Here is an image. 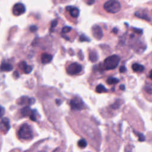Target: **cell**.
I'll list each match as a JSON object with an SVG mask.
<instances>
[{
	"mask_svg": "<svg viewBox=\"0 0 152 152\" xmlns=\"http://www.w3.org/2000/svg\"><path fill=\"white\" fill-rule=\"evenodd\" d=\"M97 5L105 13L115 15L122 11L127 4L122 0H99Z\"/></svg>",
	"mask_w": 152,
	"mask_h": 152,
	"instance_id": "1",
	"label": "cell"
},
{
	"mask_svg": "<svg viewBox=\"0 0 152 152\" xmlns=\"http://www.w3.org/2000/svg\"><path fill=\"white\" fill-rule=\"evenodd\" d=\"M17 136L21 140H31L33 138V131L31 126L28 124H22L17 131Z\"/></svg>",
	"mask_w": 152,
	"mask_h": 152,
	"instance_id": "2",
	"label": "cell"
},
{
	"mask_svg": "<svg viewBox=\"0 0 152 152\" xmlns=\"http://www.w3.org/2000/svg\"><path fill=\"white\" fill-rule=\"evenodd\" d=\"M121 58L118 55H113L106 58L103 62V67L107 70L113 69L116 68L120 62Z\"/></svg>",
	"mask_w": 152,
	"mask_h": 152,
	"instance_id": "3",
	"label": "cell"
},
{
	"mask_svg": "<svg viewBox=\"0 0 152 152\" xmlns=\"http://www.w3.org/2000/svg\"><path fill=\"white\" fill-rule=\"evenodd\" d=\"M81 71H82V66L77 62L71 63L66 67V72L70 75L78 74Z\"/></svg>",
	"mask_w": 152,
	"mask_h": 152,
	"instance_id": "4",
	"label": "cell"
},
{
	"mask_svg": "<svg viewBox=\"0 0 152 152\" xmlns=\"http://www.w3.org/2000/svg\"><path fill=\"white\" fill-rule=\"evenodd\" d=\"M12 11L14 15L18 16L25 12L26 8L23 4L16 3L14 5L12 9Z\"/></svg>",
	"mask_w": 152,
	"mask_h": 152,
	"instance_id": "5",
	"label": "cell"
},
{
	"mask_svg": "<svg viewBox=\"0 0 152 152\" xmlns=\"http://www.w3.org/2000/svg\"><path fill=\"white\" fill-rule=\"evenodd\" d=\"M70 106L73 110H81L83 108V102L78 97H74L70 101Z\"/></svg>",
	"mask_w": 152,
	"mask_h": 152,
	"instance_id": "6",
	"label": "cell"
},
{
	"mask_svg": "<svg viewBox=\"0 0 152 152\" xmlns=\"http://www.w3.org/2000/svg\"><path fill=\"white\" fill-rule=\"evenodd\" d=\"M65 12L69 17L73 18H77L80 14L79 9L77 7L72 6L66 7L65 8Z\"/></svg>",
	"mask_w": 152,
	"mask_h": 152,
	"instance_id": "7",
	"label": "cell"
},
{
	"mask_svg": "<svg viewBox=\"0 0 152 152\" xmlns=\"http://www.w3.org/2000/svg\"><path fill=\"white\" fill-rule=\"evenodd\" d=\"M92 34L96 39L100 40L103 37V31L102 28L98 25H94L92 27Z\"/></svg>",
	"mask_w": 152,
	"mask_h": 152,
	"instance_id": "8",
	"label": "cell"
},
{
	"mask_svg": "<svg viewBox=\"0 0 152 152\" xmlns=\"http://www.w3.org/2000/svg\"><path fill=\"white\" fill-rule=\"evenodd\" d=\"M10 128V120L7 118H2L0 121V131L4 133H6Z\"/></svg>",
	"mask_w": 152,
	"mask_h": 152,
	"instance_id": "9",
	"label": "cell"
},
{
	"mask_svg": "<svg viewBox=\"0 0 152 152\" xmlns=\"http://www.w3.org/2000/svg\"><path fill=\"white\" fill-rule=\"evenodd\" d=\"M19 66L25 74L30 73L33 69L32 66H31L30 65H28L26 62H20L19 64Z\"/></svg>",
	"mask_w": 152,
	"mask_h": 152,
	"instance_id": "10",
	"label": "cell"
},
{
	"mask_svg": "<svg viewBox=\"0 0 152 152\" xmlns=\"http://www.w3.org/2000/svg\"><path fill=\"white\" fill-rule=\"evenodd\" d=\"M41 62L43 64L49 63L52 59V56L48 53H43L40 56Z\"/></svg>",
	"mask_w": 152,
	"mask_h": 152,
	"instance_id": "11",
	"label": "cell"
},
{
	"mask_svg": "<svg viewBox=\"0 0 152 152\" xmlns=\"http://www.w3.org/2000/svg\"><path fill=\"white\" fill-rule=\"evenodd\" d=\"M12 69L13 66L11 64L7 62L2 63L0 66V69L2 71H10L12 70Z\"/></svg>",
	"mask_w": 152,
	"mask_h": 152,
	"instance_id": "12",
	"label": "cell"
},
{
	"mask_svg": "<svg viewBox=\"0 0 152 152\" xmlns=\"http://www.w3.org/2000/svg\"><path fill=\"white\" fill-rule=\"evenodd\" d=\"M132 69L135 72H142L145 68L143 65L138 64V63H134L132 65Z\"/></svg>",
	"mask_w": 152,
	"mask_h": 152,
	"instance_id": "13",
	"label": "cell"
},
{
	"mask_svg": "<svg viewBox=\"0 0 152 152\" xmlns=\"http://www.w3.org/2000/svg\"><path fill=\"white\" fill-rule=\"evenodd\" d=\"M31 112L32 110L31 109V108L29 106H27L22 109L21 113L23 116H30Z\"/></svg>",
	"mask_w": 152,
	"mask_h": 152,
	"instance_id": "14",
	"label": "cell"
},
{
	"mask_svg": "<svg viewBox=\"0 0 152 152\" xmlns=\"http://www.w3.org/2000/svg\"><path fill=\"white\" fill-rule=\"evenodd\" d=\"M89 59L91 62H95L97 61L98 57H97V54L96 52L94 51H91L89 53Z\"/></svg>",
	"mask_w": 152,
	"mask_h": 152,
	"instance_id": "15",
	"label": "cell"
},
{
	"mask_svg": "<svg viewBox=\"0 0 152 152\" xmlns=\"http://www.w3.org/2000/svg\"><path fill=\"white\" fill-rule=\"evenodd\" d=\"M107 91L108 90L102 84H99L96 87V91L99 93H105V92H107Z\"/></svg>",
	"mask_w": 152,
	"mask_h": 152,
	"instance_id": "16",
	"label": "cell"
},
{
	"mask_svg": "<svg viewBox=\"0 0 152 152\" xmlns=\"http://www.w3.org/2000/svg\"><path fill=\"white\" fill-rule=\"evenodd\" d=\"M119 82V80L116 78L113 77H108V78L106 80V83L109 84V85H113V84H117Z\"/></svg>",
	"mask_w": 152,
	"mask_h": 152,
	"instance_id": "17",
	"label": "cell"
},
{
	"mask_svg": "<svg viewBox=\"0 0 152 152\" xmlns=\"http://www.w3.org/2000/svg\"><path fill=\"white\" fill-rule=\"evenodd\" d=\"M87 141L84 139H81L78 141V145L81 148H84L87 146Z\"/></svg>",
	"mask_w": 152,
	"mask_h": 152,
	"instance_id": "18",
	"label": "cell"
},
{
	"mask_svg": "<svg viewBox=\"0 0 152 152\" xmlns=\"http://www.w3.org/2000/svg\"><path fill=\"white\" fill-rule=\"evenodd\" d=\"M36 113H37L36 110H32V112H31V114L29 116L30 119L31 121H36V114H37Z\"/></svg>",
	"mask_w": 152,
	"mask_h": 152,
	"instance_id": "19",
	"label": "cell"
},
{
	"mask_svg": "<svg viewBox=\"0 0 152 152\" xmlns=\"http://www.w3.org/2000/svg\"><path fill=\"white\" fill-rule=\"evenodd\" d=\"M145 91L148 94H152V85L146 86L144 88Z\"/></svg>",
	"mask_w": 152,
	"mask_h": 152,
	"instance_id": "20",
	"label": "cell"
},
{
	"mask_svg": "<svg viewBox=\"0 0 152 152\" xmlns=\"http://www.w3.org/2000/svg\"><path fill=\"white\" fill-rule=\"evenodd\" d=\"M71 30V27L69 26H65L62 28V33H69Z\"/></svg>",
	"mask_w": 152,
	"mask_h": 152,
	"instance_id": "21",
	"label": "cell"
},
{
	"mask_svg": "<svg viewBox=\"0 0 152 152\" xmlns=\"http://www.w3.org/2000/svg\"><path fill=\"white\" fill-rule=\"evenodd\" d=\"M145 140V136H144L142 134L140 133V134H138V140H139L140 141H144Z\"/></svg>",
	"mask_w": 152,
	"mask_h": 152,
	"instance_id": "22",
	"label": "cell"
},
{
	"mask_svg": "<svg viewBox=\"0 0 152 152\" xmlns=\"http://www.w3.org/2000/svg\"><path fill=\"white\" fill-rule=\"evenodd\" d=\"M88 37H86L85 35H84V34H82L81 36H80V41H88V40H89V39H88Z\"/></svg>",
	"mask_w": 152,
	"mask_h": 152,
	"instance_id": "23",
	"label": "cell"
},
{
	"mask_svg": "<svg viewBox=\"0 0 152 152\" xmlns=\"http://www.w3.org/2000/svg\"><path fill=\"white\" fill-rule=\"evenodd\" d=\"M4 113H5V109L1 106H0V118L4 115Z\"/></svg>",
	"mask_w": 152,
	"mask_h": 152,
	"instance_id": "24",
	"label": "cell"
},
{
	"mask_svg": "<svg viewBox=\"0 0 152 152\" xmlns=\"http://www.w3.org/2000/svg\"><path fill=\"white\" fill-rule=\"evenodd\" d=\"M57 23H58V21L56 20H54L52 21V25H51V28H54L57 25Z\"/></svg>",
	"mask_w": 152,
	"mask_h": 152,
	"instance_id": "25",
	"label": "cell"
},
{
	"mask_svg": "<svg viewBox=\"0 0 152 152\" xmlns=\"http://www.w3.org/2000/svg\"><path fill=\"white\" fill-rule=\"evenodd\" d=\"M126 70V68H125L124 66H121L120 68H119V71H120L121 72H124Z\"/></svg>",
	"mask_w": 152,
	"mask_h": 152,
	"instance_id": "26",
	"label": "cell"
},
{
	"mask_svg": "<svg viewBox=\"0 0 152 152\" xmlns=\"http://www.w3.org/2000/svg\"><path fill=\"white\" fill-rule=\"evenodd\" d=\"M37 27H36V26H31V27H30V30L31 31H35L36 30H37Z\"/></svg>",
	"mask_w": 152,
	"mask_h": 152,
	"instance_id": "27",
	"label": "cell"
},
{
	"mask_svg": "<svg viewBox=\"0 0 152 152\" xmlns=\"http://www.w3.org/2000/svg\"><path fill=\"white\" fill-rule=\"evenodd\" d=\"M134 30H135V31H136L137 33H138V34H140V33H142V30H140V29H137V28H135L134 29Z\"/></svg>",
	"mask_w": 152,
	"mask_h": 152,
	"instance_id": "28",
	"label": "cell"
},
{
	"mask_svg": "<svg viewBox=\"0 0 152 152\" xmlns=\"http://www.w3.org/2000/svg\"><path fill=\"white\" fill-rule=\"evenodd\" d=\"M120 89L121 90H124L125 89V86L124 85H121V86H120Z\"/></svg>",
	"mask_w": 152,
	"mask_h": 152,
	"instance_id": "29",
	"label": "cell"
},
{
	"mask_svg": "<svg viewBox=\"0 0 152 152\" xmlns=\"http://www.w3.org/2000/svg\"><path fill=\"white\" fill-rule=\"evenodd\" d=\"M149 78L150 80H152V69L150 71V74H149Z\"/></svg>",
	"mask_w": 152,
	"mask_h": 152,
	"instance_id": "30",
	"label": "cell"
},
{
	"mask_svg": "<svg viewBox=\"0 0 152 152\" xmlns=\"http://www.w3.org/2000/svg\"><path fill=\"white\" fill-rule=\"evenodd\" d=\"M113 32H114L115 33H117V29L116 28H115L113 30V31H112Z\"/></svg>",
	"mask_w": 152,
	"mask_h": 152,
	"instance_id": "31",
	"label": "cell"
}]
</instances>
